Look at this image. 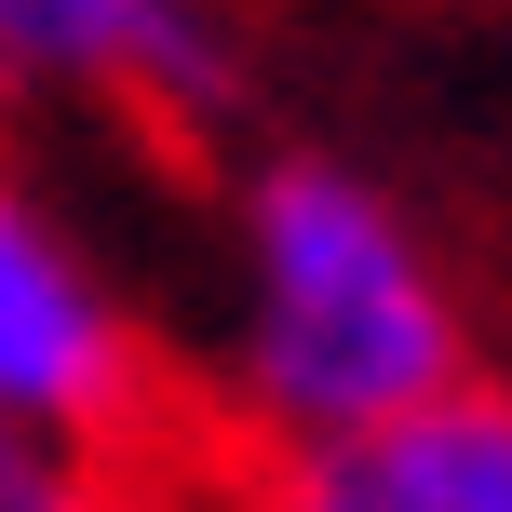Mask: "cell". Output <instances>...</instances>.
Instances as JSON below:
<instances>
[{"mask_svg": "<svg viewBox=\"0 0 512 512\" xmlns=\"http://www.w3.org/2000/svg\"><path fill=\"white\" fill-rule=\"evenodd\" d=\"M472 391V324L418 230L324 149H270L243 176V351L230 418L256 459L283 445H351L391 418Z\"/></svg>", "mask_w": 512, "mask_h": 512, "instance_id": "1", "label": "cell"}, {"mask_svg": "<svg viewBox=\"0 0 512 512\" xmlns=\"http://www.w3.org/2000/svg\"><path fill=\"white\" fill-rule=\"evenodd\" d=\"M0 405L27 432L81 445V459L162 486L176 472V391L162 351L135 337V310L95 283V256L41 216V189L0 162Z\"/></svg>", "mask_w": 512, "mask_h": 512, "instance_id": "2", "label": "cell"}, {"mask_svg": "<svg viewBox=\"0 0 512 512\" xmlns=\"http://www.w3.org/2000/svg\"><path fill=\"white\" fill-rule=\"evenodd\" d=\"M0 81L203 135L243 108V41L216 27V0H0Z\"/></svg>", "mask_w": 512, "mask_h": 512, "instance_id": "3", "label": "cell"}, {"mask_svg": "<svg viewBox=\"0 0 512 512\" xmlns=\"http://www.w3.org/2000/svg\"><path fill=\"white\" fill-rule=\"evenodd\" d=\"M243 512H512V391H445L351 445H283L243 472Z\"/></svg>", "mask_w": 512, "mask_h": 512, "instance_id": "4", "label": "cell"}, {"mask_svg": "<svg viewBox=\"0 0 512 512\" xmlns=\"http://www.w3.org/2000/svg\"><path fill=\"white\" fill-rule=\"evenodd\" d=\"M0 512H149V486L108 459H81V445L27 432L14 405H0Z\"/></svg>", "mask_w": 512, "mask_h": 512, "instance_id": "5", "label": "cell"}]
</instances>
